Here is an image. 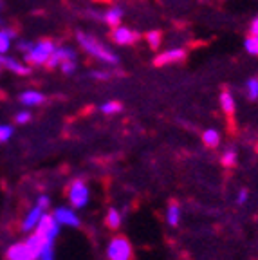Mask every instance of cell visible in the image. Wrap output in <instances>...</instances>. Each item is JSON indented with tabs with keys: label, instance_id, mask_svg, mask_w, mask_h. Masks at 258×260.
<instances>
[{
	"label": "cell",
	"instance_id": "cell-8",
	"mask_svg": "<svg viewBox=\"0 0 258 260\" xmlns=\"http://www.w3.org/2000/svg\"><path fill=\"white\" fill-rule=\"evenodd\" d=\"M71 60H76V53H74V49L71 47H58L56 51L53 53V56L47 60V67L49 69H56V67H60V63H63V61H71Z\"/></svg>",
	"mask_w": 258,
	"mask_h": 260
},
{
	"label": "cell",
	"instance_id": "cell-26",
	"mask_svg": "<svg viewBox=\"0 0 258 260\" xmlns=\"http://www.w3.org/2000/svg\"><path fill=\"white\" fill-rule=\"evenodd\" d=\"M13 136V126L11 125H0V145H4L11 139Z\"/></svg>",
	"mask_w": 258,
	"mask_h": 260
},
{
	"label": "cell",
	"instance_id": "cell-27",
	"mask_svg": "<svg viewBox=\"0 0 258 260\" xmlns=\"http://www.w3.org/2000/svg\"><path fill=\"white\" fill-rule=\"evenodd\" d=\"M38 260H54V248L53 244H47L44 249H42L40 256H38Z\"/></svg>",
	"mask_w": 258,
	"mask_h": 260
},
{
	"label": "cell",
	"instance_id": "cell-12",
	"mask_svg": "<svg viewBox=\"0 0 258 260\" xmlns=\"http://www.w3.org/2000/svg\"><path fill=\"white\" fill-rule=\"evenodd\" d=\"M44 213H45V210L42 206H38V204L33 208V210H29L24 222H22V232H33V230L38 226V222H40V219L44 217Z\"/></svg>",
	"mask_w": 258,
	"mask_h": 260
},
{
	"label": "cell",
	"instance_id": "cell-11",
	"mask_svg": "<svg viewBox=\"0 0 258 260\" xmlns=\"http://www.w3.org/2000/svg\"><path fill=\"white\" fill-rule=\"evenodd\" d=\"M6 260H37V258L29 251L27 244L16 242L13 246H9V249L6 251Z\"/></svg>",
	"mask_w": 258,
	"mask_h": 260
},
{
	"label": "cell",
	"instance_id": "cell-29",
	"mask_svg": "<svg viewBox=\"0 0 258 260\" xmlns=\"http://www.w3.org/2000/svg\"><path fill=\"white\" fill-rule=\"evenodd\" d=\"M60 69H61V73H65V74H73L74 71H76V60L63 61V63H60Z\"/></svg>",
	"mask_w": 258,
	"mask_h": 260
},
{
	"label": "cell",
	"instance_id": "cell-34",
	"mask_svg": "<svg viewBox=\"0 0 258 260\" xmlns=\"http://www.w3.org/2000/svg\"><path fill=\"white\" fill-rule=\"evenodd\" d=\"M249 32L251 35H258V16L254 18L253 22H251V25H249Z\"/></svg>",
	"mask_w": 258,
	"mask_h": 260
},
{
	"label": "cell",
	"instance_id": "cell-7",
	"mask_svg": "<svg viewBox=\"0 0 258 260\" xmlns=\"http://www.w3.org/2000/svg\"><path fill=\"white\" fill-rule=\"evenodd\" d=\"M186 58V51L181 47H175V49H168L165 53L157 54V58L153 60L155 67H165V65L170 63H177V61H182Z\"/></svg>",
	"mask_w": 258,
	"mask_h": 260
},
{
	"label": "cell",
	"instance_id": "cell-15",
	"mask_svg": "<svg viewBox=\"0 0 258 260\" xmlns=\"http://www.w3.org/2000/svg\"><path fill=\"white\" fill-rule=\"evenodd\" d=\"M18 100L27 107H37L45 102V96L42 92H38V90H25V92H22L18 96Z\"/></svg>",
	"mask_w": 258,
	"mask_h": 260
},
{
	"label": "cell",
	"instance_id": "cell-22",
	"mask_svg": "<svg viewBox=\"0 0 258 260\" xmlns=\"http://www.w3.org/2000/svg\"><path fill=\"white\" fill-rule=\"evenodd\" d=\"M246 96L249 102H256L258 100V78H249L246 81Z\"/></svg>",
	"mask_w": 258,
	"mask_h": 260
},
{
	"label": "cell",
	"instance_id": "cell-19",
	"mask_svg": "<svg viewBox=\"0 0 258 260\" xmlns=\"http://www.w3.org/2000/svg\"><path fill=\"white\" fill-rule=\"evenodd\" d=\"M121 222H123V217H121V211L117 210V208H110L107 211V217H105V224L110 228V230H119L121 228Z\"/></svg>",
	"mask_w": 258,
	"mask_h": 260
},
{
	"label": "cell",
	"instance_id": "cell-16",
	"mask_svg": "<svg viewBox=\"0 0 258 260\" xmlns=\"http://www.w3.org/2000/svg\"><path fill=\"white\" fill-rule=\"evenodd\" d=\"M16 37V31L13 27L0 29V54H6L11 49V40Z\"/></svg>",
	"mask_w": 258,
	"mask_h": 260
},
{
	"label": "cell",
	"instance_id": "cell-3",
	"mask_svg": "<svg viewBox=\"0 0 258 260\" xmlns=\"http://www.w3.org/2000/svg\"><path fill=\"white\" fill-rule=\"evenodd\" d=\"M107 258L109 260H132L134 249L126 237L116 235L107 246Z\"/></svg>",
	"mask_w": 258,
	"mask_h": 260
},
{
	"label": "cell",
	"instance_id": "cell-2",
	"mask_svg": "<svg viewBox=\"0 0 258 260\" xmlns=\"http://www.w3.org/2000/svg\"><path fill=\"white\" fill-rule=\"evenodd\" d=\"M54 51H56L54 42L45 38V40H40L33 45L31 51H29L27 54H24V58L29 65H45L49 58L53 56Z\"/></svg>",
	"mask_w": 258,
	"mask_h": 260
},
{
	"label": "cell",
	"instance_id": "cell-17",
	"mask_svg": "<svg viewBox=\"0 0 258 260\" xmlns=\"http://www.w3.org/2000/svg\"><path fill=\"white\" fill-rule=\"evenodd\" d=\"M166 222L172 228L179 226V222H181V206H179L177 201H172V203L168 204V210H166Z\"/></svg>",
	"mask_w": 258,
	"mask_h": 260
},
{
	"label": "cell",
	"instance_id": "cell-31",
	"mask_svg": "<svg viewBox=\"0 0 258 260\" xmlns=\"http://www.w3.org/2000/svg\"><path fill=\"white\" fill-rule=\"evenodd\" d=\"M33 45H35V44H33V42L20 40V42H18V45H16V47H18V51H20L22 54H27L29 51H31V49H33Z\"/></svg>",
	"mask_w": 258,
	"mask_h": 260
},
{
	"label": "cell",
	"instance_id": "cell-1",
	"mask_svg": "<svg viewBox=\"0 0 258 260\" xmlns=\"http://www.w3.org/2000/svg\"><path fill=\"white\" fill-rule=\"evenodd\" d=\"M76 40H78V44L81 45V49H83L85 53H89L90 56H94L96 60L103 61V63L116 65L117 61H119L117 54H114L109 47H105L101 42H98L96 38L90 37V35H85V32H76Z\"/></svg>",
	"mask_w": 258,
	"mask_h": 260
},
{
	"label": "cell",
	"instance_id": "cell-24",
	"mask_svg": "<svg viewBox=\"0 0 258 260\" xmlns=\"http://www.w3.org/2000/svg\"><path fill=\"white\" fill-rule=\"evenodd\" d=\"M146 42H148V45L152 49H159V45H161V31H157V29H153V31H148L145 35Z\"/></svg>",
	"mask_w": 258,
	"mask_h": 260
},
{
	"label": "cell",
	"instance_id": "cell-20",
	"mask_svg": "<svg viewBox=\"0 0 258 260\" xmlns=\"http://www.w3.org/2000/svg\"><path fill=\"white\" fill-rule=\"evenodd\" d=\"M202 141H204L206 146H210V148L218 146V143H220V134H218V130H215V128L204 130V134H202Z\"/></svg>",
	"mask_w": 258,
	"mask_h": 260
},
{
	"label": "cell",
	"instance_id": "cell-18",
	"mask_svg": "<svg viewBox=\"0 0 258 260\" xmlns=\"http://www.w3.org/2000/svg\"><path fill=\"white\" fill-rule=\"evenodd\" d=\"M121 18H123V9L117 8V6H116V8H110L109 11L103 15V22H105V24H109L112 29L121 24Z\"/></svg>",
	"mask_w": 258,
	"mask_h": 260
},
{
	"label": "cell",
	"instance_id": "cell-10",
	"mask_svg": "<svg viewBox=\"0 0 258 260\" xmlns=\"http://www.w3.org/2000/svg\"><path fill=\"white\" fill-rule=\"evenodd\" d=\"M0 67H4V69L11 71V73H15V74H20V76L31 74V67H29V65L15 60L13 56H6V54H0Z\"/></svg>",
	"mask_w": 258,
	"mask_h": 260
},
{
	"label": "cell",
	"instance_id": "cell-33",
	"mask_svg": "<svg viewBox=\"0 0 258 260\" xmlns=\"http://www.w3.org/2000/svg\"><path fill=\"white\" fill-rule=\"evenodd\" d=\"M49 204H51V199H49L47 195H40V197H38V206H42L44 210H47Z\"/></svg>",
	"mask_w": 258,
	"mask_h": 260
},
{
	"label": "cell",
	"instance_id": "cell-14",
	"mask_svg": "<svg viewBox=\"0 0 258 260\" xmlns=\"http://www.w3.org/2000/svg\"><path fill=\"white\" fill-rule=\"evenodd\" d=\"M220 107H222V110H224V114H226V118L228 119H233L235 118V98H233V94L230 92V90H222L220 92Z\"/></svg>",
	"mask_w": 258,
	"mask_h": 260
},
{
	"label": "cell",
	"instance_id": "cell-9",
	"mask_svg": "<svg viewBox=\"0 0 258 260\" xmlns=\"http://www.w3.org/2000/svg\"><path fill=\"white\" fill-rule=\"evenodd\" d=\"M110 38H112V40L116 42V44H119V45H128V44H136V42L139 40V35H137L136 31H132V29H128V27L117 25V27H114Z\"/></svg>",
	"mask_w": 258,
	"mask_h": 260
},
{
	"label": "cell",
	"instance_id": "cell-32",
	"mask_svg": "<svg viewBox=\"0 0 258 260\" xmlns=\"http://www.w3.org/2000/svg\"><path fill=\"white\" fill-rule=\"evenodd\" d=\"M247 199H249V193H247V190H240L238 191V195H237V204H246L247 203Z\"/></svg>",
	"mask_w": 258,
	"mask_h": 260
},
{
	"label": "cell",
	"instance_id": "cell-30",
	"mask_svg": "<svg viewBox=\"0 0 258 260\" xmlns=\"http://www.w3.org/2000/svg\"><path fill=\"white\" fill-rule=\"evenodd\" d=\"M110 76H112V73H109V71H92L90 73V78H94V80H109Z\"/></svg>",
	"mask_w": 258,
	"mask_h": 260
},
{
	"label": "cell",
	"instance_id": "cell-28",
	"mask_svg": "<svg viewBox=\"0 0 258 260\" xmlns=\"http://www.w3.org/2000/svg\"><path fill=\"white\" fill-rule=\"evenodd\" d=\"M15 121L16 125H25V123L31 121V112L29 110H22V112H18L15 116Z\"/></svg>",
	"mask_w": 258,
	"mask_h": 260
},
{
	"label": "cell",
	"instance_id": "cell-21",
	"mask_svg": "<svg viewBox=\"0 0 258 260\" xmlns=\"http://www.w3.org/2000/svg\"><path fill=\"white\" fill-rule=\"evenodd\" d=\"M237 159H238V154L235 148H226L224 150V154L220 155V162H222V167H226V168H233L235 165H237Z\"/></svg>",
	"mask_w": 258,
	"mask_h": 260
},
{
	"label": "cell",
	"instance_id": "cell-4",
	"mask_svg": "<svg viewBox=\"0 0 258 260\" xmlns=\"http://www.w3.org/2000/svg\"><path fill=\"white\" fill-rule=\"evenodd\" d=\"M67 197H69V203L73 204V208L80 210V208H85L89 204V188L85 184L83 179H74L73 183L69 184V190H67Z\"/></svg>",
	"mask_w": 258,
	"mask_h": 260
},
{
	"label": "cell",
	"instance_id": "cell-5",
	"mask_svg": "<svg viewBox=\"0 0 258 260\" xmlns=\"http://www.w3.org/2000/svg\"><path fill=\"white\" fill-rule=\"evenodd\" d=\"M60 224L56 222V219L53 217V213H44V217L40 219L37 226V232L40 235H44L45 242L47 244H54V239L60 235Z\"/></svg>",
	"mask_w": 258,
	"mask_h": 260
},
{
	"label": "cell",
	"instance_id": "cell-6",
	"mask_svg": "<svg viewBox=\"0 0 258 260\" xmlns=\"http://www.w3.org/2000/svg\"><path fill=\"white\" fill-rule=\"evenodd\" d=\"M53 217L56 219V222L60 226H71V228H80L81 226V220L80 217L74 213L73 208H65L60 206L53 211Z\"/></svg>",
	"mask_w": 258,
	"mask_h": 260
},
{
	"label": "cell",
	"instance_id": "cell-35",
	"mask_svg": "<svg viewBox=\"0 0 258 260\" xmlns=\"http://www.w3.org/2000/svg\"><path fill=\"white\" fill-rule=\"evenodd\" d=\"M4 9V0H0V11Z\"/></svg>",
	"mask_w": 258,
	"mask_h": 260
},
{
	"label": "cell",
	"instance_id": "cell-13",
	"mask_svg": "<svg viewBox=\"0 0 258 260\" xmlns=\"http://www.w3.org/2000/svg\"><path fill=\"white\" fill-rule=\"evenodd\" d=\"M25 244H27V248H29V251L35 255V258L38 260V256H40V253H42V249L47 246V242H45V239H44V235H40L38 232H35L33 235H29V239L25 240Z\"/></svg>",
	"mask_w": 258,
	"mask_h": 260
},
{
	"label": "cell",
	"instance_id": "cell-25",
	"mask_svg": "<svg viewBox=\"0 0 258 260\" xmlns=\"http://www.w3.org/2000/svg\"><path fill=\"white\" fill-rule=\"evenodd\" d=\"M121 110H123V105L119 102H116V100L101 105V112L103 114H117V112H121Z\"/></svg>",
	"mask_w": 258,
	"mask_h": 260
},
{
	"label": "cell",
	"instance_id": "cell-36",
	"mask_svg": "<svg viewBox=\"0 0 258 260\" xmlns=\"http://www.w3.org/2000/svg\"><path fill=\"white\" fill-rule=\"evenodd\" d=\"M0 71H2V67H0Z\"/></svg>",
	"mask_w": 258,
	"mask_h": 260
},
{
	"label": "cell",
	"instance_id": "cell-23",
	"mask_svg": "<svg viewBox=\"0 0 258 260\" xmlns=\"http://www.w3.org/2000/svg\"><path fill=\"white\" fill-rule=\"evenodd\" d=\"M244 47L249 54L253 56H258V35H249L244 42Z\"/></svg>",
	"mask_w": 258,
	"mask_h": 260
}]
</instances>
